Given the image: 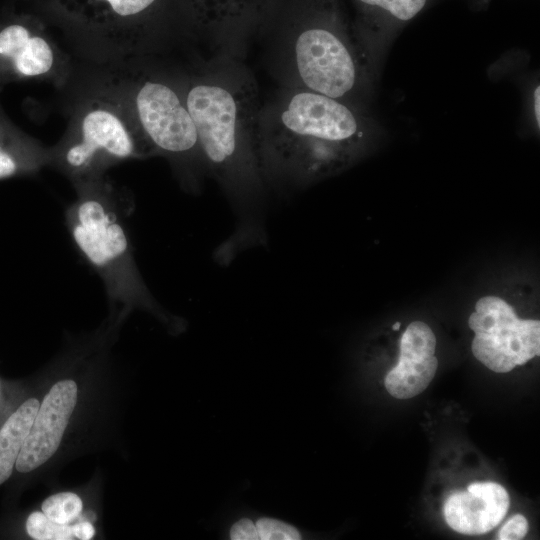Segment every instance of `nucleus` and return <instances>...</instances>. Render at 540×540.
Returning <instances> with one entry per match:
<instances>
[{
  "instance_id": "f257e3e1",
  "label": "nucleus",
  "mask_w": 540,
  "mask_h": 540,
  "mask_svg": "<svg viewBox=\"0 0 540 540\" xmlns=\"http://www.w3.org/2000/svg\"><path fill=\"white\" fill-rule=\"evenodd\" d=\"M370 126L355 104L287 85L259 115L264 179L296 185L335 172L358 154Z\"/></svg>"
},
{
  "instance_id": "f03ea898",
  "label": "nucleus",
  "mask_w": 540,
  "mask_h": 540,
  "mask_svg": "<svg viewBox=\"0 0 540 540\" xmlns=\"http://www.w3.org/2000/svg\"><path fill=\"white\" fill-rule=\"evenodd\" d=\"M203 160L228 195L246 206L262 191V104L254 77L234 59L214 63L183 92Z\"/></svg>"
},
{
  "instance_id": "7ed1b4c3",
  "label": "nucleus",
  "mask_w": 540,
  "mask_h": 540,
  "mask_svg": "<svg viewBox=\"0 0 540 540\" xmlns=\"http://www.w3.org/2000/svg\"><path fill=\"white\" fill-rule=\"evenodd\" d=\"M286 43L289 85L352 104L367 87L373 56L339 0H299Z\"/></svg>"
},
{
  "instance_id": "20e7f679",
  "label": "nucleus",
  "mask_w": 540,
  "mask_h": 540,
  "mask_svg": "<svg viewBox=\"0 0 540 540\" xmlns=\"http://www.w3.org/2000/svg\"><path fill=\"white\" fill-rule=\"evenodd\" d=\"M76 135L64 153L66 165L84 173L100 164L155 154L132 112L96 100L81 113Z\"/></svg>"
},
{
  "instance_id": "39448f33",
  "label": "nucleus",
  "mask_w": 540,
  "mask_h": 540,
  "mask_svg": "<svg viewBox=\"0 0 540 540\" xmlns=\"http://www.w3.org/2000/svg\"><path fill=\"white\" fill-rule=\"evenodd\" d=\"M468 324L473 355L493 372L507 373L539 356L540 321L520 319L500 297L480 298Z\"/></svg>"
},
{
  "instance_id": "423d86ee",
  "label": "nucleus",
  "mask_w": 540,
  "mask_h": 540,
  "mask_svg": "<svg viewBox=\"0 0 540 540\" xmlns=\"http://www.w3.org/2000/svg\"><path fill=\"white\" fill-rule=\"evenodd\" d=\"M131 110L156 153L202 158L183 93L162 80L147 78L136 87Z\"/></svg>"
},
{
  "instance_id": "0eeeda50",
  "label": "nucleus",
  "mask_w": 540,
  "mask_h": 540,
  "mask_svg": "<svg viewBox=\"0 0 540 540\" xmlns=\"http://www.w3.org/2000/svg\"><path fill=\"white\" fill-rule=\"evenodd\" d=\"M77 401L73 380L57 382L39 406L17 458L19 472H30L44 464L58 449Z\"/></svg>"
},
{
  "instance_id": "6e6552de",
  "label": "nucleus",
  "mask_w": 540,
  "mask_h": 540,
  "mask_svg": "<svg viewBox=\"0 0 540 540\" xmlns=\"http://www.w3.org/2000/svg\"><path fill=\"white\" fill-rule=\"evenodd\" d=\"M72 235L86 258L99 268L115 262L128 249L125 231L116 215L92 197L77 204Z\"/></svg>"
},
{
  "instance_id": "1a4fd4ad",
  "label": "nucleus",
  "mask_w": 540,
  "mask_h": 540,
  "mask_svg": "<svg viewBox=\"0 0 540 540\" xmlns=\"http://www.w3.org/2000/svg\"><path fill=\"white\" fill-rule=\"evenodd\" d=\"M509 503V495L500 484L475 482L467 491L455 492L446 499L444 517L449 527L458 533L482 535L499 525Z\"/></svg>"
},
{
  "instance_id": "9d476101",
  "label": "nucleus",
  "mask_w": 540,
  "mask_h": 540,
  "mask_svg": "<svg viewBox=\"0 0 540 540\" xmlns=\"http://www.w3.org/2000/svg\"><path fill=\"white\" fill-rule=\"evenodd\" d=\"M274 0H187L193 21L212 38L236 41L269 13Z\"/></svg>"
},
{
  "instance_id": "9b49d317",
  "label": "nucleus",
  "mask_w": 540,
  "mask_h": 540,
  "mask_svg": "<svg viewBox=\"0 0 540 540\" xmlns=\"http://www.w3.org/2000/svg\"><path fill=\"white\" fill-rule=\"evenodd\" d=\"M428 0H352L355 30L374 56L394 30L413 19Z\"/></svg>"
},
{
  "instance_id": "f8f14e48",
  "label": "nucleus",
  "mask_w": 540,
  "mask_h": 540,
  "mask_svg": "<svg viewBox=\"0 0 540 540\" xmlns=\"http://www.w3.org/2000/svg\"><path fill=\"white\" fill-rule=\"evenodd\" d=\"M0 59L8 61L20 76L37 77L53 70L56 55L44 34L11 24L0 31Z\"/></svg>"
},
{
  "instance_id": "ddd939ff",
  "label": "nucleus",
  "mask_w": 540,
  "mask_h": 540,
  "mask_svg": "<svg viewBox=\"0 0 540 540\" xmlns=\"http://www.w3.org/2000/svg\"><path fill=\"white\" fill-rule=\"evenodd\" d=\"M159 0H56L69 17L91 26H109L140 19L149 14Z\"/></svg>"
},
{
  "instance_id": "4468645a",
  "label": "nucleus",
  "mask_w": 540,
  "mask_h": 540,
  "mask_svg": "<svg viewBox=\"0 0 540 540\" xmlns=\"http://www.w3.org/2000/svg\"><path fill=\"white\" fill-rule=\"evenodd\" d=\"M40 403L26 400L0 429V485L11 475Z\"/></svg>"
},
{
  "instance_id": "2eb2a0df",
  "label": "nucleus",
  "mask_w": 540,
  "mask_h": 540,
  "mask_svg": "<svg viewBox=\"0 0 540 540\" xmlns=\"http://www.w3.org/2000/svg\"><path fill=\"white\" fill-rule=\"evenodd\" d=\"M82 510V500L71 492H61L49 496L42 504V512L51 520L69 524Z\"/></svg>"
},
{
  "instance_id": "dca6fc26",
  "label": "nucleus",
  "mask_w": 540,
  "mask_h": 540,
  "mask_svg": "<svg viewBox=\"0 0 540 540\" xmlns=\"http://www.w3.org/2000/svg\"><path fill=\"white\" fill-rule=\"evenodd\" d=\"M26 530L29 536L36 540L74 539L72 526L57 523L38 511L31 513L27 518Z\"/></svg>"
},
{
  "instance_id": "f3484780",
  "label": "nucleus",
  "mask_w": 540,
  "mask_h": 540,
  "mask_svg": "<svg viewBox=\"0 0 540 540\" xmlns=\"http://www.w3.org/2000/svg\"><path fill=\"white\" fill-rule=\"evenodd\" d=\"M259 540H299L301 534L293 525L270 517L255 522Z\"/></svg>"
},
{
  "instance_id": "a211bd4d",
  "label": "nucleus",
  "mask_w": 540,
  "mask_h": 540,
  "mask_svg": "<svg viewBox=\"0 0 540 540\" xmlns=\"http://www.w3.org/2000/svg\"><path fill=\"white\" fill-rule=\"evenodd\" d=\"M528 532L527 519L522 514H515L511 517L498 532L500 540H520Z\"/></svg>"
},
{
  "instance_id": "6ab92c4d",
  "label": "nucleus",
  "mask_w": 540,
  "mask_h": 540,
  "mask_svg": "<svg viewBox=\"0 0 540 540\" xmlns=\"http://www.w3.org/2000/svg\"><path fill=\"white\" fill-rule=\"evenodd\" d=\"M229 537L232 540H259L255 523L249 518L235 521L230 527Z\"/></svg>"
},
{
  "instance_id": "aec40b11",
  "label": "nucleus",
  "mask_w": 540,
  "mask_h": 540,
  "mask_svg": "<svg viewBox=\"0 0 540 540\" xmlns=\"http://www.w3.org/2000/svg\"><path fill=\"white\" fill-rule=\"evenodd\" d=\"M17 165L13 157L0 147V178H6L15 173Z\"/></svg>"
},
{
  "instance_id": "412c9836",
  "label": "nucleus",
  "mask_w": 540,
  "mask_h": 540,
  "mask_svg": "<svg viewBox=\"0 0 540 540\" xmlns=\"http://www.w3.org/2000/svg\"><path fill=\"white\" fill-rule=\"evenodd\" d=\"M94 527L91 523L85 521L80 522L72 526V533L74 538L80 540H89L94 536Z\"/></svg>"
},
{
  "instance_id": "4be33fe9",
  "label": "nucleus",
  "mask_w": 540,
  "mask_h": 540,
  "mask_svg": "<svg viewBox=\"0 0 540 540\" xmlns=\"http://www.w3.org/2000/svg\"><path fill=\"white\" fill-rule=\"evenodd\" d=\"M533 102H532V108H533V116L535 124L539 127L540 126V112H539V103H540V87L539 85L536 86L533 92Z\"/></svg>"
},
{
  "instance_id": "5701e85b",
  "label": "nucleus",
  "mask_w": 540,
  "mask_h": 540,
  "mask_svg": "<svg viewBox=\"0 0 540 540\" xmlns=\"http://www.w3.org/2000/svg\"><path fill=\"white\" fill-rule=\"evenodd\" d=\"M400 325H401L400 322H396V323L392 326V329L395 330V331H396V330H399Z\"/></svg>"
}]
</instances>
